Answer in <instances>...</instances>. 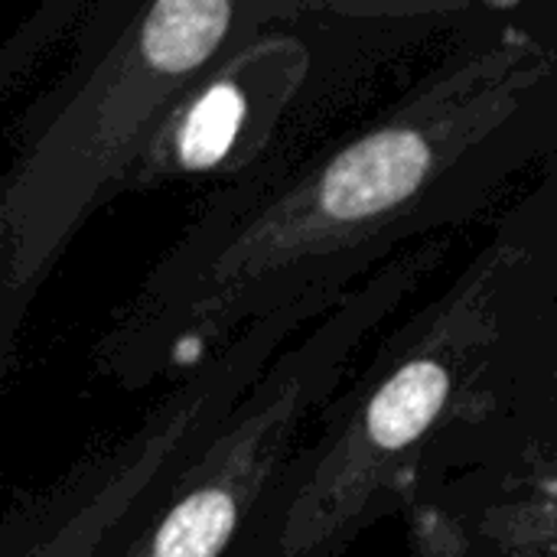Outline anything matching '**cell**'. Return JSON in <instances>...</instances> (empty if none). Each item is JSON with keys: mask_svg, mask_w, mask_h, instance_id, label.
Wrapping results in <instances>:
<instances>
[{"mask_svg": "<svg viewBox=\"0 0 557 557\" xmlns=\"http://www.w3.org/2000/svg\"><path fill=\"white\" fill-rule=\"evenodd\" d=\"M557 157V7L493 3L392 111L219 189L95 336L121 392L170 385L248 326L457 238Z\"/></svg>", "mask_w": 557, "mask_h": 557, "instance_id": "cell-1", "label": "cell"}, {"mask_svg": "<svg viewBox=\"0 0 557 557\" xmlns=\"http://www.w3.org/2000/svg\"><path fill=\"white\" fill-rule=\"evenodd\" d=\"M555 294L557 157L460 271L359 359L232 557H343L401 516L437 450L499 392Z\"/></svg>", "mask_w": 557, "mask_h": 557, "instance_id": "cell-2", "label": "cell"}, {"mask_svg": "<svg viewBox=\"0 0 557 557\" xmlns=\"http://www.w3.org/2000/svg\"><path fill=\"white\" fill-rule=\"evenodd\" d=\"M290 0H157L104 10L75 69L36 108L0 193V349L13 369L39 287L95 212L121 193L183 104Z\"/></svg>", "mask_w": 557, "mask_h": 557, "instance_id": "cell-3", "label": "cell"}, {"mask_svg": "<svg viewBox=\"0 0 557 557\" xmlns=\"http://www.w3.org/2000/svg\"><path fill=\"white\" fill-rule=\"evenodd\" d=\"M454 242L411 248L313 320L111 557H232L366 346L411 310L447 264Z\"/></svg>", "mask_w": 557, "mask_h": 557, "instance_id": "cell-4", "label": "cell"}, {"mask_svg": "<svg viewBox=\"0 0 557 557\" xmlns=\"http://www.w3.org/2000/svg\"><path fill=\"white\" fill-rule=\"evenodd\" d=\"M343 297L274 313L170 382L144 421L114 447L7 509L0 557L114 555L144 525L186 463L219 434L271 362Z\"/></svg>", "mask_w": 557, "mask_h": 557, "instance_id": "cell-5", "label": "cell"}, {"mask_svg": "<svg viewBox=\"0 0 557 557\" xmlns=\"http://www.w3.org/2000/svg\"><path fill=\"white\" fill-rule=\"evenodd\" d=\"M313 75L307 3L290 0L277 23L238 46L183 98L147 150L131 193L196 176H222L225 186L251 176L287 134V117L310 108Z\"/></svg>", "mask_w": 557, "mask_h": 557, "instance_id": "cell-6", "label": "cell"}, {"mask_svg": "<svg viewBox=\"0 0 557 557\" xmlns=\"http://www.w3.org/2000/svg\"><path fill=\"white\" fill-rule=\"evenodd\" d=\"M405 516L408 557H525L557 545V431L431 470Z\"/></svg>", "mask_w": 557, "mask_h": 557, "instance_id": "cell-7", "label": "cell"}, {"mask_svg": "<svg viewBox=\"0 0 557 557\" xmlns=\"http://www.w3.org/2000/svg\"><path fill=\"white\" fill-rule=\"evenodd\" d=\"M557 431V294L525 333L499 392L431 460L424 476L490 444ZM421 476V480H424ZM414 496V493H411Z\"/></svg>", "mask_w": 557, "mask_h": 557, "instance_id": "cell-8", "label": "cell"}, {"mask_svg": "<svg viewBox=\"0 0 557 557\" xmlns=\"http://www.w3.org/2000/svg\"><path fill=\"white\" fill-rule=\"evenodd\" d=\"M525 557H557V545L555 548H545V552H532V555Z\"/></svg>", "mask_w": 557, "mask_h": 557, "instance_id": "cell-9", "label": "cell"}]
</instances>
